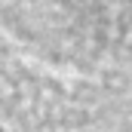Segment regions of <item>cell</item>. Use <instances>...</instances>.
Instances as JSON below:
<instances>
[{
  "label": "cell",
  "instance_id": "1",
  "mask_svg": "<svg viewBox=\"0 0 132 132\" xmlns=\"http://www.w3.org/2000/svg\"><path fill=\"white\" fill-rule=\"evenodd\" d=\"M0 37L65 74L132 80V0H0Z\"/></svg>",
  "mask_w": 132,
  "mask_h": 132
},
{
  "label": "cell",
  "instance_id": "2",
  "mask_svg": "<svg viewBox=\"0 0 132 132\" xmlns=\"http://www.w3.org/2000/svg\"><path fill=\"white\" fill-rule=\"evenodd\" d=\"M0 132H132V80L65 74L3 46Z\"/></svg>",
  "mask_w": 132,
  "mask_h": 132
},
{
  "label": "cell",
  "instance_id": "3",
  "mask_svg": "<svg viewBox=\"0 0 132 132\" xmlns=\"http://www.w3.org/2000/svg\"><path fill=\"white\" fill-rule=\"evenodd\" d=\"M3 46H6V40H3V37H0V52H3Z\"/></svg>",
  "mask_w": 132,
  "mask_h": 132
}]
</instances>
